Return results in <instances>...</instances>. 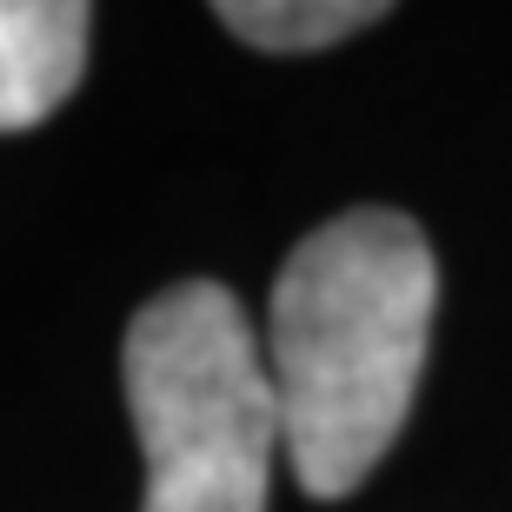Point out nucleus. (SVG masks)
Instances as JSON below:
<instances>
[{
    "mask_svg": "<svg viewBox=\"0 0 512 512\" xmlns=\"http://www.w3.org/2000/svg\"><path fill=\"white\" fill-rule=\"evenodd\" d=\"M433 306V247L393 207H353L286 253L260 353L300 493L346 499L393 453L426 373Z\"/></svg>",
    "mask_w": 512,
    "mask_h": 512,
    "instance_id": "nucleus-1",
    "label": "nucleus"
},
{
    "mask_svg": "<svg viewBox=\"0 0 512 512\" xmlns=\"http://www.w3.org/2000/svg\"><path fill=\"white\" fill-rule=\"evenodd\" d=\"M120 380L147 459L140 512H266L286 433L253 320L227 286L153 293L127 326Z\"/></svg>",
    "mask_w": 512,
    "mask_h": 512,
    "instance_id": "nucleus-2",
    "label": "nucleus"
},
{
    "mask_svg": "<svg viewBox=\"0 0 512 512\" xmlns=\"http://www.w3.org/2000/svg\"><path fill=\"white\" fill-rule=\"evenodd\" d=\"M87 27L80 0H0V133L47 120L80 87Z\"/></svg>",
    "mask_w": 512,
    "mask_h": 512,
    "instance_id": "nucleus-3",
    "label": "nucleus"
},
{
    "mask_svg": "<svg viewBox=\"0 0 512 512\" xmlns=\"http://www.w3.org/2000/svg\"><path fill=\"white\" fill-rule=\"evenodd\" d=\"M213 20L266 54H313V47H333V40L386 20V7H373V0H220Z\"/></svg>",
    "mask_w": 512,
    "mask_h": 512,
    "instance_id": "nucleus-4",
    "label": "nucleus"
}]
</instances>
